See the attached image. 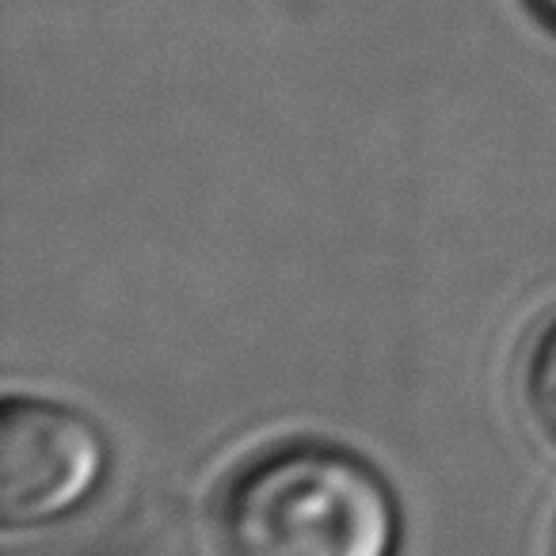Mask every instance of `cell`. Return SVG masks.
Masks as SVG:
<instances>
[{
    "label": "cell",
    "instance_id": "cell-2",
    "mask_svg": "<svg viewBox=\"0 0 556 556\" xmlns=\"http://www.w3.org/2000/svg\"><path fill=\"white\" fill-rule=\"evenodd\" d=\"M103 442L85 416L12 396L0 412V515L12 526L50 522L92 495Z\"/></svg>",
    "mask_w": 556,
    "mask_h": 556
},
{
    "label": "cell",
    "instance_id": "cell-3",
    "mask_svg": "<svg viewBox=\"0 0 556 556\" xmlns=\"http://www.w3.org/2000/svg\"><path fill=\"white\" fill-rule=\"evenodd\" d=\"M526 404L538 427L556 442V320L533 340L530 358H526Z\"/></svg>",
    "mask_w": 556,
    "mask_h": 556
},
{
    "label": "cell",
    "instance_id": "cell-1",
    "mask_svg": "<svg viewBox=\"0 0 556 556\" xmlns=\"http://www.w3.org/2000/svg\"><path fill=\"white\" fill-rule=\"evenodd\" d=\"M225 556H393L396 503L348 450L287 442L255 454L217 507Z\"/></svg>",
    "mask_w": 556,
    "mask_h": 556
},
{
    "label": "cell",
    "instance_id": "cell-4",
    "mask_svg": "<svg viewBox=\"0 0 556 556\" xmlns=\"http://www.w3.org/2000/svg\"><path fill=\"white\" fill-rule=\"evenodd\" d=\"M530 9L538 12L548 27H556V0H530Z\"/></svg>",
    "mask_w": 556,
    "mask_h": 556
}]
</instances>
